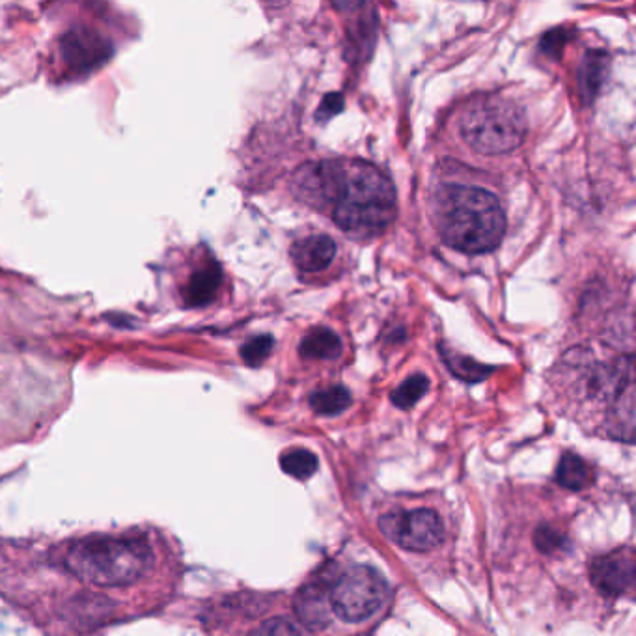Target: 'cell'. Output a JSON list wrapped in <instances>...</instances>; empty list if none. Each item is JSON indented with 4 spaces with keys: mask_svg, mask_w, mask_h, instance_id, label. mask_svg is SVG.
Instances as JSON below:
<instances>
[{
    "mask_svg": "<svg viewBox=\"0 0 636 636\" xmlns=\"http://www.w3.org/2000/svg\"><path fill=\"white\" fill-rule=\"evenodd\" d=\"M590 581L605 597H622L635 588V556L631 549L595 558L590 566Z\"/></svg>",
    "mask_w": 636,
    "mask_h": 636,
    "instance_id": "7",
    "label": "cell"
},
{
    "mask_svg": "<svg viewBox=\"0 0 636 636\" xmlns=\"http://www.w3.org/2000/svg\"><path fill=\"white\" fill-rule=\"evenodd\" d=\"M595 476L592 467L575 454H564L560 457V463L556 467V482L571 489V491H581L594 484Z\"/></svg>",
    "mask_w": 636,
    "mask_h": 636,
    "instance_id": "12",
    "label": "cell"
},
{
    "mask_svg": "<svg viewBox=\"0 0 636 636\" xmlns=\"http://www.w3.org/2000/svg\"><path fill=\"white\" fill-rule=\"evenodd\" d=\"M441 355H443L446 366L450 368V372L467 383H480L493 372V368L484 366V364L472 360L471 357H463L459 353H454L443 344H441Z\"/></svg>",
    "mask_w": 636,
    "mask_h": 636,
    "instance_id": "15",
    "label": "cell"
},
{
    "mask_svg": "<svg viewBox=\"0 0 636 636\" xmlns=\"http://www.w3.org/2000/svg\"><path fill=\"white\" fill-rule=\"evenodd\" d=\"M569 38H571V32H567L564 28H554L549 34L543 36L540 49L556 62V60H560V56L564 53V47H566Z\"/></svg>",
    "mask_w": 636,
    "mask_h": 636,
    "instance_id": "20",
    "label": "cell"
},
{
    "mask_svg": "<svg viewBox=\"0 0 636 636\" xmlns=\"http://www.w3.org/2000/svg\"><path fill=\"white\" fill-rule=\"evenodd\" d=\"M293 193L310 208L331 209L334 222L359 239L379 236L396 219L392 181L359 159L306 163L293 176Z\"/></svg>",
    "mask_w": 636,
    "mask_h": 636,
    "instance_id": "1",
    "label": "cell"
},
{
    "mask_svg": "<svg viewBox=\"0 0 636 636\" xmlns=\"http://www.w3.org/2000/svg\"><path fill=\"white\" fill-rule=\"evenodd\" d=\"M342 111H344V96L338 94V92H332V94H327V96L323 97V101H321V105L316 111V120L327 122V120H331Z\"/></svg>",
    "mask_w": 636,
    "mask_h": 636,
    "instance_id": "21",
    "label": "cell"
},
{
    "mask_svg": "<svg viewBox=\"0 0 636 636\" xmlns=\"http://www.w3.org/2000/svg\"><path fill=\"white\" fill-rule=\"evenodd\" d=\"M301 357L310 360H334L342 355V342L336 332L327 327H314L299 347Z\"/></svg>",
    "mask_w": 636,
    "mask_h": 636,
    "instance_id": "11",
    "label": "cell"
},
{
    "mask_svg": "<svg viewBox=\"0 0 636 636\" xmlns=\"http://www.w3.org/2000/svg\"><path fill=\"white\" fill-rule=\"evenodd\" d=\"M435 222L444 243L465 254L497 249L506 232L497 196L474 185H443L435 196Z\"/></svg>",
    "mask_w": 636,
    "mask_h": 636,
    "instance_id": "2",
    "label": "cell"
},
{
    "mask_svg": "<svg viewBox=\"0 0 636 636\" xmlns=\"http://www.w3.org/2000/svg\"><path fill=\"white\" fill-rule=\"evenodd\" d=\"M256 636H303V633L288 620L275 618V620L263 623L262 629L258 631Z\"/></svg>",
    "mask_w": 636,
    "mask_h": 636,
    "instance_id": "22",
    "label": "cell"
},
{
    "mask_svg": "<svg viewBox=\"0 0 636 636\" xmlns=\"http://www.w3.org/2000/svg\"><path fill=\"white\" fill-rule=\"evenodd\" d=\"M291 260L305 273H319L331 265L336 256V243L329 236L297 239L290 249Z\"/></svg>",
    "mask_w": 636,
    "mask_h": 636,
    "instance_id": "8",
    "label": "cell"
},
{
    "mask_svg": "<svg viewBox=\"0 0 636 636\" xmlns=\"http://www.w3.org/2000/svg\"><path fill=\"white\" fill-rule=\"evenodd\" d=\"M295 612L306 629L310 631L325 629L331 623L332 607L329 590L319 584L305 586L295 599Z\"/></svg>",
    "mask_w": 636,
    "mask_h": 636,
    "instance_id": "9",
    "label": "cell"
},
{
    "mask_svg": "<svg viewBox=\"0 0 636 636\" xmlns=\"http://www.w3.org/2000/svg\"><path fill=\"white\" fill-rule=\"evenodd\" d=\"M150 543L139 536H90L75 541L64 566L77 579L99 588H124L152 567Z\"/></svg>",
    "mask_w": 636,
    "mask_h": 636,
    "instance_id": "3",
    "label": "cell"
},
{
    "mask_svg": "<svg viewBox=\"0 0 636 636\" xmlns=\"http://www.w3.org/2000/svg\"><path fill=\"white\" fill-rule=\"evenodd\" d=\"M610 58L605 51H588L582 58L579 68V94L581 99L590 105L601 92L603 84L609 77Z\"/></svg>",
    "mask_w": 636,
    "mask_h": 636,
    "instance_id": "10",
    "label": "cell"
},
{
    "mask_svg": "<svg viewBox=\"0 0 636 636\" xmlns=\"http://www.w3.org/2000/svg\"><path fill=\"white\" fill-rule=\"evenodd\" d=\"M379 528L392 543L413 553L433 551L444 540L441 517L426 508L383 515Z\"/></svg>",
    "mask_w": 636,
    "mask_h": 636,
    "instance_id": "6",
    "label": "cell"
},
{
    "mask_svg": "<svg viewBox=\"0 0 636 636\" xmlns=\"http://www.w3.org/2000/svg\"><path fill=\"white\" fill-rule=\"evenodd\" d=\"M385 577L370 566H353L344 571L329 588L332 612L346 622L372 618L387 601Z\"/></svg>",
    "mask_w": 636,
    "mask_h": 636,
    "instance_id": "5",
    "label": "cell"
},
{
    "mask_svg": "<svg viewBox=\"0 0 636 636\" xmlns=\"http://www.w3.org/2000/svg\"><path fill=\"white\" fill-rule=\"evenodd\" d=\"M534 541H536L541 553L553 554L564 547L566 536L562 532H558L553 526H540L536 530Z\"/></svg>",
    "mask_w": 636,
    "mask_h": 636,
    "instance_id": "19",
    "label": "cell"
},
{
    "mask_svg": "<svg viewBox=\"0 0 636 636\" xmlns=\"http://www.w3.org/2000/svg\"><path fill=\"white\" fill-rule=\"evenodd\" d=\"M222 273L219 265H208L196 271L187 286V301L194 306L208 305L221 286Z\"/></svg>",
    "mask_w": 636,
    "mask_h": 636,
    "instance_id": "13",
    "label": "cell"
},
{
    "mask_svg": "<svg viewBox=\"0 0 636 636\" xmlns=\"http://www.w3.org/2000/svg\"><path fill=\"white\" fill-rule=\"evenodd\" d=\"M461 137L476 152L502 155L517 150L526 135L523 109L498 94L476 97L461 114Z\"/></svg>",
    "mask_w": 636,
    "mask_h": 636,
    "instance_id": "4",
    "label": "cell"
},
{
    "mask_svg": "<svg viewBox=\"0 0 636 636\" xmlns=\"http://www.w3.org/2000/svg\"><path fill=\"white\" fill-rule=\"evenodd\" d=\"M429 379L426 375L415 374L407 377L400 387L394 388L390 394V400L400 409H411L418 401L424 398L428 392Z\"/></svg>",
    "mask_w": 636,
    "mask_h": 636,
    "instance_id": "17",
    "label": "cell"
},
{
    "mask_svg": "<svg viewBox=\"0 0 636 636\" xmlns=\"http://www.w3.org/2000/svg\"><path fill=\"white\" fill-rule=\"evenodd\" d=\"M351 392L342 385H334V387L321 388L316 390L310 396V407L323 416H336L344 413L347 407L351 405Z\"/></svg>",
    "mask_w": 636,
    "mask_h": 636,
    "instance_id": "14",
    "label": "cell"
},
{
    "mask_svg": "<svg viewBox=\"0 0 636 636\" xmlns=\"http://www.w3.org/2000/svg\"><path fill=\"white\" fill-rule=\"evenodd\" d=\"M273 347H275V338L271 334H260L250 338L249 342L241 347V357L249 366L256 368L271 355Z\"/></svg>",
    "mask_w": 636,
    "mask_h": 636,
    "instance_id": "18",
    "label": "cell"
},
{
    "mask_svg": "<svg viewBox=\"0 0 636 636\" xmlns=\"http://www.w3.org/2000/svg\"><path fill=\"white\" fill-rule=\"evenodd\" d=\"M318 457L305 448H293L280 457V467L295 480H306L318 471Z\"/></svg>",
    "mask_w": 636,
    "mask_h": 636,
    "instance_id": "16",
    "label": "cell"
}]
</instances>
